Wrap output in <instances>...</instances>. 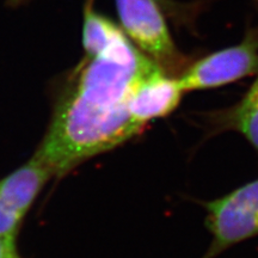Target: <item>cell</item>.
I'll return each instance as SVG.
<instances>
[{"mask_svg": "<svg viewBox=\"0 0 258 258\" xmlns=\"http://www.w3.org/2000/svg\"><path fill=\"white\" fill-rule=\"evenodd\" d=\"M85 56L71 74L35 154L53 176L69 173L90 158L117 147L143 128L133 120L135 90L160 67L99 15L89 0L84 11Z\"/></svg>", "mask_w": 258, "mask_h": 258, "instance_id": "cell-1", "label": "cell"}, {"mask_svg": "<svg viewBox=\"0 0 258 258\" xmlns=\"http://www.w3.org/2000/svg\"><path fill=\"white\" fill-rule=\"evenodd\" d=\"M206 226L213 240L205 258L258 235V178L206 203Z\"/></svg>", "mask_w": 258, "mask_h": 258, "instance_id": "cell-2", "label": "cell"}, {"mask_svg": "<svg viewBox=\"0 0 258 258\" xmlns=\"http://www.w3.org/2000/svg\"><path fill=\"white\" fill-rule=\"evenodd\" d=\"M122 30L161 69L179 61L169 27L157 0H116Z\"/></svg>", "mask_w": 258, "mask_h": 258, "instance_id": "cell-3", "label": "cell"}, {"mask_svg": "<svg viewBox=\"0 0 258 258\" xmlns=\"http://www.w3.org/2000/svg\"><path fill=\"white\" fill-rule=\"evenodd\" d=\"M258 73V35L249 32L239 44L207 55L183 72V92L215 89Z\"/></svg>", "mask_w": 258, "mask_h": 258, "instance_id": "cell-4", "label": "cell"}, {"mask_svg": "<svg viewBox=\"0 0 258 258\" xmlns=\"http://www.w3.org/2000/svg\"><path fill=\"white\" fill-rule=\"evenodd\" d=\"M50 177L51 171L34 156L0 179V237L18 234L22 221Z\"/></svg>", "mask_w": 258, "mask_h": 258, "instance_id": "cell-5", "label": "cell"}, {"mask_svg": "<svg viewBox=\"0 0 258 258\" xmlns=\"http://www.w3.org/2000/svg\"><path fill=\"white\" fill-rule=\"evenodd\" d=\"M183 93L178 78L167 76L165 70L158 67L135 90L131 103L132 117L144 129L148 122L165 117L175 110Z\"/></svg>", "mask_w": 258, "mask_h": 258, "instance_id": "cell-6", "label": "cell"}, {"mask_svg": "<svg viewBox=\"0 0 258 258\" xmlns=\"http://www.w3.org/2000/svg\"><path fill=\"white\" fill-rule=\"evenodd\" d=\"M232 121L235 128L258 151V76L234 109Z\"/></svg>", "mask_w": 258, "mask_h": 258, "instance_id": "cell-7", "label": "cell"}, {"mask_svg": "<svg viewBox=\"0 0 258 258\" xmlns=\"http://www.w3.org/2000/svg\"><path fill=\"white\" fill-rule=\"evenodd\" d=\"M0 258H22L17 247V235L0 237Z\"/></svg>", "mask_w": 258, "mask_h": 258, "instance_id": "cell-8", "label": "cell"}, {"mask_svg": "<svg viewBox=\"0 0 258 258\" xmlns=\"http://www.w3.org/2000/svg\"><path fill=\"white\" fill-rule=\"evenodd\" d=\"M6 2H8V4L11 6H18V5L23 4V3H25V2H28V0H6Z\"/></svg>", "mask_w": 258, "mask_h": 258, "instance_id": "cell-9", "label": "cell"}, {"mask_svg": "<svg viewBox=\"0 0 258 258\" xmlns=\"http://www.w3.org/2000/svg\"><path fill=\"white\" fill-rule=\"evenodd\" d=\"M252 2L256 3V4H258V0H252Z\"/></svg>", "mask_w": 258, "mask_h": 258, "instance_id": "cell-10", "label": "cell"}]
</instances>
